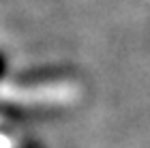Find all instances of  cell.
<instances>
[{
    "label": "cell",
    "instance_id": "obj_1",
    "mask_svg": "<svg viewBox=\"0 0 150 148\" xmlns=\"http://www.w3.org/2000/svg\"><path fill=\"white\" fill-rule=\"evenodd\" d=\"M69 69L62 67H37V69H28L17 75V84L22 86H39V84H47V82H56V79L69 75Z\"/></svg>",
    "mask_w": 150,
    "mask_h": 148
},
{
    "label": "cell",
    "instance_id": "obj_2",
    "mask_svg": "<svg viewBox=\"0 0 150 148\" xmlns=\"http://www.w3.org/2000/svg\"><path fill=\"white\" fill-rule=\"evenodd\" d=\"M4 73H6V60H4L2 54H0V79L4 77Z\"/></svg>",
    "mask_w": 150,
    "mask_h": 148
}]
</instances>
